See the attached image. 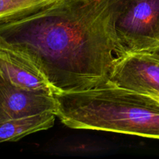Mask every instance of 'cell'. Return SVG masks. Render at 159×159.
I'll return each mask as SVG.
<instances>
[{
	"instance_id": "6da1fadb",
	"label": "cell",
	"mask_w": 159,
	"mask_h": 159,
	"mask_svg": "<svg viewBox=\"0 0 159 159\" xmlns=\"http://www.w3.org/2000/svg\"><path fill=\"white\" fill-rule=\"evenodd\" d=\"M132 0H58L0 22V48L30 59L59 92L107 83L127 56L116 23Z\"/></svg>"
},
{
	"instance_id": "7a4b0ae2",
	"label": "cell",
	"mask_w": 159,
	"mask_h": 159,
	"mask_svg": "<svg viewBox=\"0 0 159 159\" xmlns=\"http://www.w3.org/2000/svg\"><path fill=\"white\" fill-rule=\"evenodd\" d=\"M55 114L66 127L159 139V102L110 82L54 95Z\"/></svg>"
},
{
	"instance_id": "3957f363",
	"label": "cell",
	"mask_w": 159,
	"mask_h": 159,
	"mask_svg": "<svg viewBox=\"0 0 159 159\" xmlns=\"http://www.w3.org/2000/svg\"><path fill=\"white\" fill-rule=\"evenodd\" d=\"M127 54L159 51V0H132L116 23Z\"/></svg>"
},
{
	"instance_id": "277c9868",
	"label": "cell",
	"mask_w": 159,
	"mask_h": 159,
	"mask_svg": "<svg viewBox=\"0 0 159 159\" xmlns=\"http://www.w3.org/2000/svg\"><path fill=\"white\" fill-rule=\"evenodd\" d=\"M109 82L141 93H159V51L128 54L116 65Z\"/></svg>"
},
{
	"instance_id": "5b68a950",
	"label": "cell",
	"mask_w": 159,
	"mask_h": 159,
	"mask_svg": "<svg viewBox=\"0 0 159 159\" xmlns=\"http://www.w3.org/2000/svg\"><path fill=\"white\" fill-rule=\"evenodd\" d=\"M54 96L19 87L0 75V121L55 113Z\"/></svg>"
},
{
	"instance_id": "8992f818",
	"label": "cell",
	"mask_w": 159,
	"mask_h": 159,
	"mask_svg": "<svg viewBox=\"0 0 159 159\" xmlns=\"http://www.w3.org/2000/svg\"><path fill=\"white\" fill-rule=\"evenodd\" d=\"M0 75L25 89L51 96L60 93L30 59L12 50L0 48Z\"/></svg>"
},
{
	"instance_id": "52a82bcc",
	"label": "cell",
	"mask_w": 159,
	"mask_h": 159,
	"mask_svg": "<svg viewBox=\"0 0 159 159\" xmlns=\"http://www.w3.org/2000/svg\"><path fill=\"white\" fill-rule=\"evenodd\" d=\"M56 114L48 111L33 116L0 121V143L17 141L21 138L54 126Z\"/></svg>"
},
{
	"instance_id": "ba28073f",
	"label": "cell",
	"mask_w": 159,
	"mask_h": 159,
	"mask_svg": "<svg viewBox=\"0 0 159 159\" xmlns=\"http://www.w3.org/2000/svg\"><path fill=\"white\" fill-rule=\"evenodd\" d=\"M58 0H0V22L40 10Z\"/></svg>"
},
{
	"instance_id": "9c48e42d",
	"label": "cell",
	"mask_w": 159,
	"mask_h": 159,
	"mask_svg": "<svg viewBox=\"0 0 159 159\" xmlns=\"http://www.w3.org/2000/svg\"><path fill=\"white\" fill-rule=\"evenodd\" d=\"M144 94L148 95V96H151L152 99L156 100L157 102H159V93H144Z\"/></svg>"
}]
</instances>
